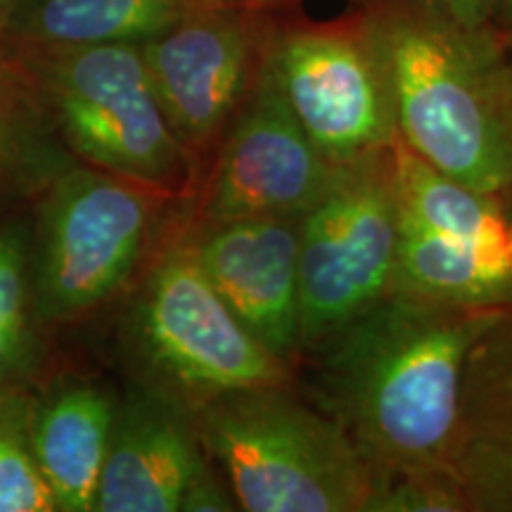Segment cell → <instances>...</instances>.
<instances>
[{
    "instance_id": "6da1fadb",
    "label": "cell",
    "mask_w": 512,
    "mask_h": 512,
    "mask_svg": "<svg viewBox=\"0 0 512 512\" xmlns=\"http://www.w3.org/2000/svg\"><path fill=\"white\" fill-rule=\"evenodd\" d=\"M510 311L392 292L306 358L316 368V406L342 425L375 477L451 472L467 358Z\"/></svg>"
},
{
    "instance_id": "7a4b0ae2",
    "label": "cell",
    "mask_w": 512,
    "mask_h": 512,
    "mask_svg": "<svg viewBox=\"0 0 512 512\" xmlns=\"http://www.w3.org/2000/svg\"><path fill=\"white\" fill-rule=\"evenodd\" d=\"M392 86L396 140L470 188L512 190V133L496 29H467L434 0H366Z\"/></svg>"
},
{
    "instance_id": "3957f363",
    "label": "cell",
    "mask_w": 512,
    "mask_h": 512,
    "mask_svg": "<svg viewBox=\"0 0 512 512\" xmlns=\"http://www.w3.org/2000/svg\"><path fill=\"white\" fill-rule=\"evenodd\" d=\"M192 422L242 512H368L375 472L294 382L226 394Z\"/></svg>"
},
{
    "instance_id": "277c9868",
    "label": "cell",
    "mask_w": 512,
    "mask_h": 512,
    "mask_svg": "<svg viewBox=\"0 0 512 512\" xmlns=\"http://www.w3.org/2000/svg\"><path fill=\"white\" fill-rule=\"evenodd\" d=\"M131 342L150 382L195 413L242 389L294 382V368L240 323L181 235L159 254L131 309Z\"/></svg>"
},
{
    "instance_id": "5b68a950",
    "label": "cell",
    "mask_w": 512,
    "mask_h": 512,
    "mask_svg": "<svg viewBox=\"0 0 512 512\" xmlns=\"http://www.w3.org/2000/svg\"><path fill=\"white\" fill-rule=\"evenodd\" d=\"M399 240L392 147L335 166L299 216L302 361L394 292Z\"/></svg>"
},
{
    "instance_id": "8992f818",
    "label": "cell",
    "mask_w": 512,
    "mask_h": 512,
    "mask_svg": "<svg viewBox=\"0 0 512 512\" xmlns=\"http://www.w3.org/2000/svg\"><path fill=\"white\" fill-rule=\"evenodd\" d=\"M41 72L57 124L83 164L171 197L195 183L136 43L43 50Z\"/></svg>"
},
{
    "instance_id": "52a82bcc",
    "label": "cell",
    "mask_w": 512,
    "mask_h": 512,
    "mask_svg": "<svg viewBox=\"0 0 512 512\" xmlns=\"http://www.w3.org/2000/svg\"><path fill=\"white\" fill-rule=\"evenodd\" d=\"M268 62L294 117L332 166L394 145L392 86L366 8L328 22L273 12Z\"/></svg>"
},
{
    "instance_id": "ba28073f",
    "label": "cell",
    "mask_w": 512,
    "mask_h": 512,
    "mask_svg": "<svg viewBox=\"0 0 512 512\" xmlns=\"http://www.w3.org/2000/svg\"><path fill=\"white\" fill-rule=\"evenodd\" d=\"M169 200V192L88 164L55 178L38 235L41 316L79 318L124 290Z\"/></svg>"
},
{
    "instance_id": "9c48e42d",
    "label": "cell",
    "mask_w": 512,
    "mask_h": 512,
    "mask_svg": "<svg viewBox=\"0 0 512 512\" xmlns=\"http://www.w3.org/2000/svg\"><path fill=\"white\" fill-rule=\"evenodd\" d=\"M273 12L200 0L140 43L150 86L195 174L252 91L268 50ZM207 162V164H209Z\"/></svg>"
},
{
    "instance_id": "30bf717a",
    "label": "cell",
    "mask_w": 512,
    "mask_h": 512,
    "mask_svg": "<svg viewBox=\"0 0 512 512\" xmlns=\"http://www.w3.org/2000/svg\"><path fill=\"white\" fill-rule=\"evenodd\" d=\"M332 171L335 166L294 117L266 50L252 91L209 162L197 223L299 216L323 192Z\"/></svg>"
},
{
    "instance_id": "8fae6325",
    "label": "cell",
    "mask_w": 512,
    "mask_h": 512,
    "mask_svg": "<svg viewBox=\"0 0 512 512\" xmlns=\"http://www.w3.org/2000/svg\"><path fill=\"white\" fill-rule=\"evenodd\" d=\"M299 216L197 223L185 233L192 254L228 309L294 370L304 356Z\"/></svg>"
},
{
    "instance_id": "7c38bea8",
    "label": "cell",
    "mask_w": 512,
    "mask_h": 512,
    "mask_svg": "<svg viewBox=\"0 0 512 512\" xmlns=\"http://www.w3.org/2000/svg\"><path fill=\"white\" fill-rule=\"evenodd\" d=\"M207 463L188 408L152 387H133L114 411L95 510L178 512Z\"/></svg>"
},
{
    "instance_id": "4fadbf2b",
    "label": "cell",
    "mask_w": 512,
    "mask_h": 512,
    "mask_svg": "<svg viewBox=\"0 0 512 512\" xmlns=\"http://www.w3.org/2000/svg\"><path fill=\"white\" fill-rule=\"evenodd\" d=\"M117 403L95 384H69L31 411V446L55 508L95 510Z\"/></svg>"
},
{
    "instance_id": "5bb4252c",
    "label": "cell",
    "mask_w": 512,
    "mask_h": 512,
    "mask_svg": "<svg viewBox=\"0 0 512 512\" xmlns=\"http://www.w3.org/2000/svg\"><path fill=\"white\" fill-rule=\"evenodd\" d=\"M394 292L439 304L512 309V259L441 238L401 214Z\"/></svg>"
},
{
    "instance_id": "9a60e30c",
    "label": "cell",
    "mask_w": 512,
    "mask_h": 512,
    "mask_svg": "<svg viewBox=\"0 0 512 512\" xmlns=\"http://www.w3.org/2000/svg\"><path fill=\"white\" fill-rule=\"evenodd\" d=\"M392 157L403 216L441 238L512 259V207L505 195L475 190L441 174L401 140H394Z\"/></svg>"
},
{
    "instance_id": "2e32d148",
    "label": "cell",
    "mask_w": 512,
    "mask_h": 512,
    "mask_svg": "<svg viewBox=\"0 0 512 512\" xmlns=\"http://www.w3.org/2000/svg\"><path fill=\"white\" fill-rule=\"evenodd\" d=\"M200 0H15L5 27L38 50L145 43Z\"/></svg>"
},
{
    "instance_id": "e0dca14e",
    "label": "cell",
    "mask_w": 512,
    "mask_h": 512,
    "mask_svg": "<svg viewBox=\"0 0 512 512\" xmlns=\"http://www.w3.org/2000/svg\"><path fill=\"white\" fill-rule=\"evenodd\" d=\"M460 408L463 434L512 437V311L479 339L467 358Z\"/></svg>"
},
{
    "instance_id": "ac0fdd59",
    "label": "cell",
    "mask_w": 512,
    "mask_h": 512,
    "mask_svg": "<svg viewBox=\"0 0 512 512\" xmlns=\"http://www.w3.org/2000/svg\"><path fill=\"white\" fill-rule=\"evenodd\" d=\"M31 408L0 394V512L57 510L31 446Z\"/></svg>"
},
{
    "instance_id": "d6986e66",
    "label": "cell",
    "mask_w": 512,
    "mask_h": 512,
    "mask_svg": "<svg viewBox=\"0 0 512 512\" xmlns=\"http://www.w3.org/2000/svg\"><path fill=\"white\" fill-rule=\"evenodd\" d=\"M465 512H512V437L467 432L451 465Z\"/></svg>"
},
{
    "instance_id": "ffe728a7",
    "label": "cell",
    "mask_w": 512,
    "mask_h": 512,
    "mask_svg": "<svg viewBox=\"0 0 512 512\" xmlns=\"http://www.w3.org/2000/svg\"><path fill=\"white\" fill-rule=\"evenodd\" d=\"M27 240L19 230L0 233V384L24 354L27 325Z\"/></svg>"
},
{
    "instance_id": "44dd1931",
    "label": "cell",
    "mask_w": 512,
    "mask_h": 512,
    "mask_svg": "<svg viewBox=\"0 0 512 512\" xmlns=\"http://www.w3.org/2000/svg\"><path fill=\"white\" fill-rule=\"evenodd\" d=\"M368 512H465L456 477L382 475L375 477Z\"/></svg>"
},
{
    "instance_id": "7402d4cb",
    "label": "cell",
    "mask_w": 512,
    "mask_h": 512,
    "mask_svg": "<svg viewBox=\"0 0 512 512\" xmlns=\"http://www.w3.org/2000/svg\"><path fill=\"white\" fill-rule=\"evenodd\" d=\"M240 505L235 501L233 489L226 482V477L221 475V470L207 465L192 477V482L185 489L181 510L178 512H238Z\"/></svg>"
},
{
    "instance_id": "603a6c76",
    "label": "cell",
    "mask_w": 512,
    "mask_h": 512,
    "mask_svg": "<svg viewBox=\"0 0 512 512\" xmlns=\"http://www.w3.org/2000/svg\"><path fill=\"white\" fill-rule=\"evenodd\" d=\"M19 117V93L5 64H0V162L8 155Z\"/></svg>"
},
{
    "instance_id": "cb8c5ba5",
    "label": "cell",
    "mask_w": 512,
    "mask_h": 512,
    "mask_svg": "<svg viewBox=\"0 0 512 512\" xmlns=\"http://www.w3.org/2000/svg\"><path fill=\"white\" fill-rule=\"evenodd\" d=\"M467 29H489L496 0H434ZM494 29V27H491Z\"/></svg>"
},
{
    "instance_id": "d4e9b609",
    "label": "cell",
    "mask_w": 512,
    "mask_h": 512,
    "mask_svg": "<svg viewBox=\"0 0 512 512\" xmlns=\"http://www.w3.org/2000/svg\"><path fill=\"white\" fill-rule=\"evenodd\" d=\"M501 93H503V110L505 119H508L510 133H512V34H501Z\"/></svg>"
},
{
    "instance_id": "484cf974",
    "label": "cell",
    "mask_w": 512,
    "mask_h": 512,
    "mask_svg": "<svg viewBox=\"0 0 512 512\" xmlns=\"http://www.w3.org/2000/svg\"><path fill=\"white\" fill-rule=\"evenodd\" d=\"M230 3L245 5V8H254V10H268V12H278V10H290L292 5L302 3V0H230ZM354 5H363L366 0H349Z\"/></svg>"
},
{
    "instance_id": "4316f807",
    "label": "cell",
    "mask_w": 512,
    "mask_h": 512,
    "mask_svg": "<svg viewBox=\"0 0 512 512\" xmlns=\"http://www.w3.org/2000/svg\"><path fill=\"white\" fill-rule=\"evenodd\" d=\"M491 27H494L498 34H512V0H496Z\"/></svg>"
},
{
    "instance_id": "83f0119b",
    "label": "cell",
    "mask_w": 512,
    "mask_h": 512,
    "mask_svg": "<svg viewBox=\"0 0 512 512\" xmlns=\"http://www.w3.org/2000/svg\"><path fill=\"white\" fill-rule=\"evenodd\" d=\"M12 5H15V0H0V27H5V22H8Z\"/></svg>"
},
{
    "instance_id": "f1b7e54d",
    "label": "cell",
    "mask_w": 512,
    "mask_h": 512,
    "mask_svg": "<svg viewBox=\"0 0 512 512\" xmlns=\"http://www.w3.org/2000/svg\"><path fill=\"white\" fill-rule=\"evenodd\" d=\"M505 200H508V202H510V207H512V190L508 192V195H505Z\"/></svg>"
}]
</instances>
